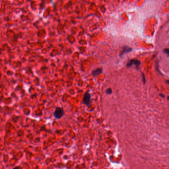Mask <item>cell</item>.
<instances>
[{"instance_id":"1","label":"cell","mask_w":169,"mask_h":169,"mask_svg":"<svg viewBox=\"0 0 169 169\" xmlns=\"http://www.w3.org/2000/svg\"><path fill=\"white\" fill-rule=\"evenodd\" d=\"M63 113H64L63 110L61 108L57 107L56 108V110L54 112V116L56 118L59 119L61 118V117H62V116L63 115Z\"/></svg>"},{"instance_id":"2","label":"cell","mask_w":169,"mask_h":169,"mask_svg":"<svg viewBox=\"0 0 169 169\" xmlns=\"http://www.w3.org/2000/svg\"><path fill=\"white\" fill-rule=\"evenodd\" d=\"M90 98H91V95L90 93L88 91H87L86 92L83 96V103L86 105L87 106L89 105L90 103Z\"/></svg>"},{"instance_id":"3","label":"cell","mask_w":169,"mask_h":169,"mask_svg":"<svg viewBox=\"0 0 169 169\" xmlns=\"http://www.w3.org/2000/svg\"><path fill=\"white\" fill-rule=\"evenodd\" d=\"M140 64H141L140 61H138V60L131 59L128 62V63L127 64V66L128 67H129L131 66L132 65H134L137 69H138Z\"/></svg>"},{"instance_id":"4","label":"cell","mask_w":169,"mask_h":169,"mask_svg":"<svg viewBox=\"0 0 169 169\" xmlns=\"http://www.w3.org/2000/svg\"><path fill=\"white\" fill-rule=\"evenodd\" d=\"M132 48H130V47H129L128 46H124L123 48L122 51H121V52L120 54V56H122L124 54H126L127 53H129V52H131L132 51Z\"/></svg>"},{"instance_id":"5","label":"cell","mask_w":169,"mask_h":169,"mask_svg":"<svg viewBox=\"0 0 169 169\" xmlns=\"http://www.w3.org/2000/svg\"><path fill=\"white\" fill-rule=\"evenodd\" d=\"M102 73V68H97L96 70H94L92 71V75L94 76H98L100 75Z\"/></svg>"},{"instance_id":"6","label":"cell","mask_w":169,"mask_h":169,"mask_svg":"<svg viewBox=\"0 0 169 169\" xmlns=\"http://www.w3.org/2000/svg\"><path fill=\"white\" fill-rule=\"evenodd\" d=\"M142 81H143V84H145L146 83V78H145V75L143 73H142Z\"/></svg>"},{"instance_id":"7","label":"cell","mask_w":169,"mask_h":169,"mask_svg":"<svg viewBox=\"0 0 169 169\" xmlns=\"http://www.w3.org/2000/svg\"><path fill=\"white\" fill-rule=\"evenodd\" d=\"M106 93L107 94L110 95V94H111L112 93V89L111 88H108L106 90Z\"/></svg>"},{"instance_id":"8","label":"cell","mask_w":169,"mask_h":169,"mask_svg":"<svg viewBox=\"0 0 169 169\" xmlns=\"http://www.w3.org/2000/svg\"><path fill=\"white\" fill-rule=\"evenodd\" d=\"M164 52L166 53L167 54H168V55H169V49H168V48H166V49H165L164 50Z\"/></svg>"},{"instance_id":"9","label":"cell","mask_w":169,"mask_h":169,"mask_svg":"<svg viewBox=\"0 0 169 169\" xmlns=\"http://www.w3.org/2000/svg\"><path fill=\"white\" fill-rule=\"evenodd\" d=\"M160 96H161V97H163V98H165V95H163V94H160Z\"/></svg>"},{"instance_id":"10","label":"cell","mask_w":169,"mask_h":169,"mask_svg":"<svg viewBox=\"0 0 169 169\" xmlns=\"http://www.w3.org/2000/svg\"><path fill=\"white\" fill-rule=\"evenodd\" d=\"M166 83L169 84V80H166Z\"/></svg>"},{"instance_id":"11","label":"cell","mask_w":169,"mask_h":169,"mask_svg":"<svg viewBox=\"0 0 169 169\" xmlns=\"http://www.w3.org/2000/svg\"><path fill=\"white\" fill-rule=\"evenodd\" d=\"M18 169V168H14V169Z\"/></svg>"},{"instance_id":"12","label":"cell","mask_w":169,"mask_h":169,"mask_svg":"<svg viewBox=\"0 0 169 169\" xmlns=\"http://www.w3.org/2000/svg\"><path fill=\"white\" fill-rule=\"evenodd\" d=\"M168 100H169V97H168Z\"/></svg>"}]
</instances>
